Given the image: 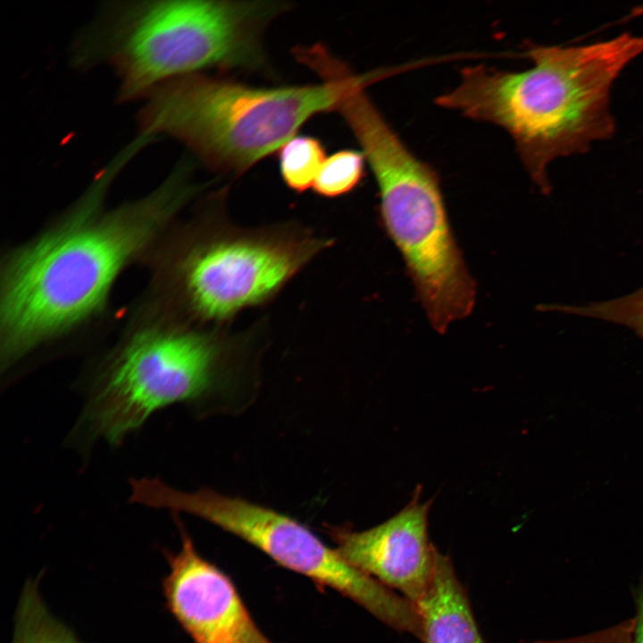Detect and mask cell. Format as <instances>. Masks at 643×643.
<instances>
[{"instance_id":"9","label":"cell","mask_w":643,"mask_h":643,"mask_svg":"<svg viewBox=\"0 0 643 643\" xmlns=\"http://www.w3.org/2000/svg\"><path fill=\"white\" fill-rule=\"evenodd\" d=\"M181 548L167 554L166 605L195 643H272L257 627L231 580L196 549L180 526Z\"/></svg>"},{"instance_id":"12","label":"cell","mask_w":643,"mask_h":643,"mask_svg":"<svg viewBox=\"0 0 643 643\" xmlns=\"http://www.w3.org/2000/svg\"><path fill=\"white\" fill-rule=\"evenodd\" d=\"M12 643H82L47 609L36 580L23 587L15 614Z\"/></svg>"},{"instance_id":"1","label":"cell","mask_w":643,"mask_h":643,"mask_svg":"<svg viewBox=\"0 0 643 643\" xmlns=\"http://www.w3.org/2000/svg\"><path fill=\"white\" fill-rule=\"evenodd\" d=\"M125 148L94 180L63 222L7 260L1 282L2 366L97 313L121 271L201 187L180 160L146 196L105 211L110 182L131 159Z\"/></svg>"},{"instance_id":"16","label":"cell","mask_w":643,"mask_h":643,"mask_svg":"<svg viewBox=\"0 0 643 643\" xmlns=\"http://www.w3.org/2000/svg\"><path fill=\"white\" fill-rule=\"evenodd\" d=\"M533 643H633V619L585 635Z\"/></svg>"},{"instance_id":"10","label":"cell","mask_w":643,"mask_h":643,"mask_svg":"<svg viewBox=\"0 0 643 643\" xmlns=\"http://www.w3.org/2000/svg\"><path fill=\"white\" fill-rule=\"evenodd\" d=\"M430 502L418 494L402 511L371 529L330 530L336 549L352 565L415 605L427 590L438 550L430 541Z\"/></svg>"},{"instance_id":"2","label":"cell","mask_w":643,"mask_h":643,"mask_svg":"<svg viewBox=\"0 0 643 643\" xmlns=\"http://www.w3.org/2000/svg\"><path fill=\"white\" fill-rule=\"evenodd\" d=\"M524 50L531 68L464 67L458 86L438 96L436 104L506 130L532 180L549 193L547 164L614 134L610 89L643 53V36L623 32L576 46L527 43Z\"/></svg>"},{"instance_id":"7","label":"cell","mask_w":643,"mask_h":643,"mask_svg":"<svg viewBox=\"0 0 643 643\" xmlns=\"http://www.w3.org/2000/svg\"><path fill=\"white\" fill-rule=\"evenodd\" d=\"M252 335L186 322L138 330L97 379L85 415L89 429L115 445L154 412L201 397Z\"/></svg>"},{"instance_id":"4","label":"cell","mask_w":643,"mask_h":643,"mask_svg":"<svg viewBox=\"0 0 643 643\" xmlns=\"http://www.w3.org/2000/svg\"><path fill=\"white\" fill-rule=\"evenodd\" d=\"M310 69L322 83L256 88L203 72L173 78L143 99L139 134L171 137L212 170L243 174L308 120L336 111L360 76L327 49L314 54Z\"/></svg>"},{"instance_id":"13","label":"cell","mask_w":643,"mask_h":643,"mask_svg":"<svg viewBox=\"0 0 643 643\" xmlns=\"http://www.w3.org/2000/svg\"><path fill=\"white\" fill-rule=\"evenodd\" d=\"M325 155L322 142L315 137L298 135L288 139L278 151L280 172L286 186L296 193L313 188Z\"/></svg>"},{"instance_id":"5","label":"cell","mask_w":643,"mask_h":643,"mask_svg":"<svg viewBox=\"0 0 643 643\" xmlns=\"http://www.w3.org/2000/svg\"><path fill=\"white\" fill-rule=\"evenodd\" d=\"M347 123L375 177L384 228L430 322L444 333L471 313L476 291L449 225L438 172L407 147L373 104L355 107Z\"/></svg>"},{"instance_id":"14","label":"cell","mask_w":643,"mask_h":643,"mask_svg":"<svg viewBox=\"0 0 643 643\" xmlns=\"http://www.w3.org/2000/svg\"><path fill=\"white\" fill-rule=\"evenodd\" d=\"M366 158L362 151L344 149L325 159L313 191L323 197H338L353 191L365 176Z\"/></svg>"},{"instance_id":"6","label":"cell","mask_w":643,"mask_h":643,"mask_svg":"<svg viewBox=\"0 0 643 643\" xmlns=\"http://www.w3.org/2000/svg\"><path fill=\"white\" fill-rule=\"evenodd\" d=\"M185 234L171 268L187 322L224 328L241 312L272 300L332 240L295 222L245 228L221 209Z\"/></svg>"},{"instance_id":"11","label":"cell","mask_w":643,"mask_h":643,"mask_svg":"<svg viewBox=\"0 0 643 643\" xmlns=\"http://www.w3.org/2000/svg\"><path fill=\"white\" fill-rule=\"evenodd\" d=\"M422 643H485L451 558L438 551L430 585L414 605Z\"/></svg>"},{"instance_id":"17","label":"cell","mask_w":643,"mask_h":643,"mask_svg":"<svg viewBox=\"0 0 643 643\" xmlns=\"http://www.w3.org/2000/svg\"><path fill=\"white\" fill-rule=\"evenodd\" d=\"M636 614L633 619V643H643V572L635 592Z\"/></svg>"},{"instance_id":"3","label":"cell","mask_w":643,"mask_h":643,"mask_svg":"<svg viewBox=\"0 0 643 643\" xmlns=\"http://www.w3.org/2000/svg\"><path fill=\"white\" fill-rule=\"evenodd\" d=\"M291 4L277 1L145 0L103 5L71 47L80 70L106 64L120 103L143 100L173 78L207 68L266 65L265 29Z\"/></svg>"},{"instance_id":"15","label":"cell","mask_w":643,"mask_h":643,"mask_svg":"<svg viewBox=\"0 0 643 643\" xmlns=\"http://www.w3.org/2000/svg\"><path fill=\"white\" fill-rule=\"evenodd\" d=\"M542 310L589 316L625 325L643 338V288L621 298L586 306L544 305Z\"/></svg>"},{"instance_id":"8","label":"cell","mask_w":643,"mask_h":643,"mask_svg":"<svg viewBox=\"0 0 643 643\" xmlns=\"http://www.w3.org/2000/svg\"><path fill=\"white\" fill-rule=\"evenodd\" d=\"M164 501L167 508L206 520L256 547L280 565L338 591L390 628L415 638L420 635V616L409 600L349 564L297 521L206 489H171Z\"/></svg>"}]
</instances>
